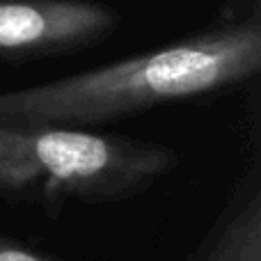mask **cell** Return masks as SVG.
I'll return each mask as SVG.
<instances>
[{
    "label": "cell",
    "instance_id": "5",
    "mask_svg": "<svg viewBox=\"0 0 261 261\" xmlns=\"http://www.w3.org/2000/svg\"><path fill=\"white\" fill-rule=\"evenodd\" d=\"M0 261H55V259L0 234Z\"/></svg>",
    "mask_w": 261,
    "mask_h": 261
},
{
    "label": "cell",
    "instance_id": "3",
    "mask_svg": "<svg viewBox=\"0 0 261 261\" xmlns=\"http://www.w3.org/2000/svg\"><path fill=\"white\" fill-rule=\"evenodd\" d=\"M119 14L94 0H0V55H55L108 39Z\"/></svg>",
    "mask_w": 261,
    "mask_h": 261
},
{
    "label": "cell",
    "instance_id": "2",
    "mask_svg": "<svg viewBox=\"0 0 261 261\" xmlns=\"http://www.w3.org/2000/svg\"><path fill=\"white\" fill-rule=\"evenodd\" d=\"M176 165L172 149L87 128L0 124V195L113 202Z\"/></svg>",
    "mask_w": 261,
    "mask_h": 261
},
{
    "label": "cell",
    "instance_id": "1",
    "mask_svg": "<svg viewBox=\"0 0 261 261\" xmlns=\"http://www.w3.org/2000/svg\"><path fill=\"white\" fill-rule=\"evenodd\" d=\"M261 69L259 23L197 32L163 48L44 85L0 92V124L87 128L216 94Z\"/></svg>",
    "mask_w": 261,
    "mask_h": 261
},
{
    "label": "cell",
    "instance_id": "4",
    "mask_svg": "<svg viewBox=\"0 0 261 261\" xmlns=\"http://www.w3.org/2000/svg\"><path fill=\"white\" fill-rule=\"evenodd\" d=\"M193 261H261V190L257 176L236 193Z\"/></svg>",
    "mask_w": 261,
    "mask_h": 261
}]
</instances>
